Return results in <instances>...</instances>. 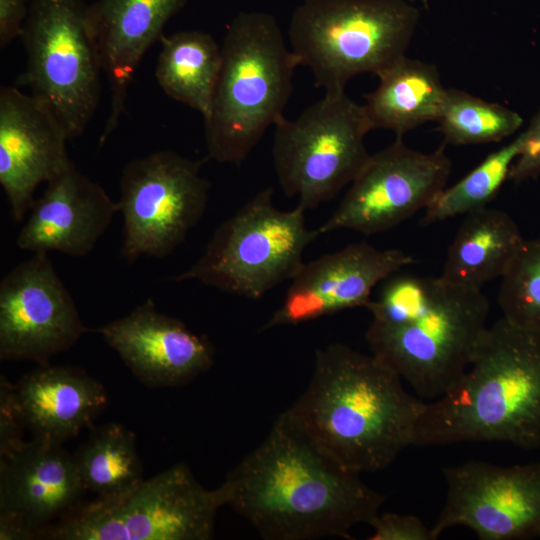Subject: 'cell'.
<instances>
[{
	"label": "cell",
	"instance_id": "1",
	"mask_svg": "<svg viewBox=\"0 0 540 540\" xmlns=\"http://www.w3.org/2000/svg\"><path fill=\"white\" fill-rule=\"evenodd\" d=\"M225 506L267 540L351 539L386 496L322 451L283 412L219 486Z\"/></svg>",
	"mask_w": 540,
	"mask_h": 540
},
{
	"label": "cell",
	"instance_id": "2",
	"mask_svg": "<svg viewBox=\"0 0 540 540\" xmlns=\"http://www.w3.org/2000/svg\"><path fill=\"white\" fill-rule=\"evenodd\" d=\"M376 359L333 343L315 352L307 388L284 413L345 468L377 472L414 444L425 402Z\"/></svg>",
	"mask_w": 540,
	"mask_h": 540
},
{
	"label": "cell",
	"instance_id": "3",
	"mask_svg": "<svg viewBox=\"0 0 540 540\" xmlns=\"http://www.w3.org/2000/svg\"><path fill=\"white\" fill-rule=\"evenodd\" d=\"M383 282L366 307L370 352L420 398L435 400L469 367L488 328V299L441 276L395 273Z\"/></svg>",
	"mask_w": 540,
	"mask_h": 540
},
{
	"label": "cell",
	"instance_id": "4",
	"mask_svg": "<svg viewBox=\"0 0 540 540\" xmlns=\"http://www.w3.org/2000/svg\"><path fill=\"white\" fill-rule=\"evenodd\" d=\"M459 442L540 448V332L500 318L460 379L425 402L413 446Z\"/></svg>",
	"mask_w": 540,
	"mask_h": 540
},
{
	"label": "cell",
	"instance_id": "5",
	"mask_svg": "<svg viewBox=\"0 0 540 540\" xmlns=\"http://www.w3.org/2000/svg\"><path fill=\"white\" fill-rule=\"evenodd\" d=\"M221 52L218 81L203 118L205 145L210 159L240 165L284 117L298 64L275 18L263 12L238 14Z\"/></svg>",
	"mask_w": 540,
	"mask_h": 540
},
{
	"label": "cell",
	"instance_id": "6",
	"mask_svg": "<svg viewBox=\"0 0 540 540\" xmlns=\"http://www.w3.org/2000/svg\"><path fill=\"white\" fill-rule=\"evenodd\" d=\"M415 12L399 0H304L294 11L291 51L327 95L362 73L378 75L405 55Z\"/></svg>",
	"mask_w": 540,
	"mask_h": 540
},
{
	"label": "cell",
	"instance_id": "7",
	"mask_svg": "<svg viewBox=\"0 0 540 540\" xmlns=\"http://www.w3.org/2000/svg\"><path fill=\"white\" fill-rule=\"evenodd\" d=\"M222 506L219 487L204 488L178 463L124 493L80 502L40 529L37 539L208 540Z\"/></svg>",
	"mask_w": 540,
	"mask_h": 540
},
{
	"label": "cell",
	"instance_id": "8",
	"mask_svg": "<svg viewBox=\"0 0 540 540\" xmlns=\"http://www.w3.org/2000/svg\"><path fill=\"white\" fill-rule=\"evenodd\" d=\"M305 210L275 207L273 188L259 191L214 231L202 255L171 281L196 280L220 291L260 299L303 265L319 235L307 228Z\"/></svg>",
	"mask_w": 540,
	"mask_h": 540
},
{
	"label": "cell",
	"instance_id": "9",
	"mask_svg": "<svg viewBox=\"0 0 540 540\" xmlns=\"http://www.w3.org/2000/svg\"><path fill=\"white\" fill-rule=\"evenodd\" d=\"M24 79L69 138L81 135L100 98L98 50L82 0H32L22 34Z\"/></svg>",
	"mask_w": 540,
	"mask_h": 540
},
{
	"label": "cell",
	"instance_id": "10",
	"mask_svg": "<svg viewBox=\"0 0 540 540\" xmlns=\"http://www.w3.org/2000/svg\"><path fill=\"white\" fill-rule=\"evenodd\" d=\"M370 132L362 105L346 93L327 95L293 120L274 125L272 157L278 183L310 210L334 198L369 159Z\"/></svg>",
	"mask_w": 540,
	"mask_h": 540
},
{
	"label": "cell",
	"instance_id": "11",
	"mask_svg": "<svg viewBox=\"0 0 540 540\" xmlns=\"http://www.w3.org/2000/svg\"><path fill=\"white\" fill-rule=\"evenodd\" d=\"M203 160L160 150L127 163L120 180L123 217L121 256L164 258L204 215L211 183L201 175Z\"/></svg>",
	"mask_w": 540,
	"mask_h": 540
},
{
	"label": "cell",
	"instance_id": "12",
	"mask_svg": "<svg viewBox=\"0 0 540 540\" xmlns=\"http://www.w3.org/2000/svg\"><path fill=\"white\" fill-rule=\"evenodd\" d=\"M450 172L451 161L443 146L423 153L397 136L390 146L370 155L318 231L373 235L390 230L425 210L446 187Z\"/></svg>",
	"mask_w": 540,
	"mask_h": 540
},
{
	"label": "cell",
	"instance_id": "13",
	"mask_svg": "<svg viewBox=\"0 0 540 540\" xmlns=\"http://www.w3.org/2000/svg\"><path fill=\"white\" fill-rule=\"evenodd\" d=\"M446 500L433 539L455 526L482 540L540 537V462L498 466L470 460L442 470Z\"/></svg>",
	"mask_w": 540,
	"mask_h": 540
},
{
	"label": "cell",
	"instance_id": "14",
	"mask_svg": "<svg viewBox=\"0 0 540 540\" xmlns=\"http://www.w3.org/2000/svg\"><path fill=\"white\" fill-rule=\"evenodd\" d=\"M48 253H34L0 281V358L46 364L89 332Z\"/></svg>",
	"mask_w": 540,
	"mask_h": 540
},
{
	"label": "cell",
	"instance_id": "15",
	"mask_svg": "<svg viewBox=\"0 0 540 540\" xmlns=\"http://www.w3.org/2000/svg\"><path fill=\"white\" fill-rule=\"evenodd\" d=\"M412 263V256L402 250L378 249L367 242L304 262L262 330L366 308L375 286Z\"/></svg>",
	"mask_w": 540,
	"mask_h": 540
},
{
	"label": "cell",
	"instance_id": "16",
	"mask_svg": "<svg viewBox=\"0 0 540 540\" xmlns=\"http://www.w3.org/2000/svg\"><path fill=\"white\" fill-rule=\"evenodd\" d=\"M66 130L33 95L12 86L0 88V184L14 221L31 209L37 187L73 165Z\"/></svg>",
	"mask_w": 540,
	"mask_h": 540
},
{
	"label": "cell",
	"instance_id": "17",
	"mask_svg": "<svg viewBox=\"0 0 540 540\" xmlns=\"http://www.w3.org/2000/svg\"><path fill=\"white\" fill-rule=\"evenodd\" d=\"M90 331L99 334L148 387L186 384L214 362L215 349L208 337L157 310L151 298L129 314Z\"/></svg>",
	"mask_w": 540,
	"mask_h": 540
},
{
	"label": "cell",
	"instance_id": "18",
	"mask_svg": "<svg viewBox=\"0 0 540 540\" xmlns=\"http://www.w3.org/2000/svg\"><path fill=\"white\" fill-rule=\"evenodd\" d=\"M118 212V202L73 164L49 181L35 199L16 244L33 253L57 251L83 257L93 250Z\"/></svg>",
	"mask_w": 540,
	"mask_h": 540
},
{
	"label": "cell",
	"instance_id": "19",
	"mask_svg": "<svg viewBox=\"0 0 540 540\" xmlns=\"http://www.w3.org/2000/svg\"><path fill=\"white\" fill-rule=\"evenodd\" d=\"M187 0H99L88 6V19L111 104L99 144L119 124L138 64L159 38L167 21Z\"/></svg>",
	"mask_w": 540,
	"mask_h": 540
},
{
	"label": "cell",
	"instance_id": "20",
	"mask_svg": "<svg viewBox=\"0 0 540 540\" xmlns=\"http://www.w3.org/2000/svg\"><path fill=\"white\" fill-rule=\"evenodd\" d=\"M86 491L61 442L34 437L0 457V512L21 517L36 534L79 504Z\"/></svg>",
	"mask_w": 540,
	"mask_h": 540
},
{
	"label": "cell",
	"instance_id": "21",
	"mask_svg": "<svg viewBox=\"0 0 540 540\" xmlns=\"http://www.w3.org/2000/svg\"><path fill=\"white\" fill-rule=\"evenodd\" d=\"M16 388L34 437L61 443L90 427L108 401L103 385L83 370L49 363L25 374Z\"/></svg>",
	"mask_w": 540,
	"mask_h": 540
},
{
	"label": "cell",
	"instance_id": "22",
	"mask_svg": "<svg viewBox=\"0 0 540 540\" xmlns=\"http://www.w3.org/2000/svg\"><path fill=\"white\" fill-rule=\"evenodd\" d=\"M524 242L507 212L489 207L473 211L465 215L451 242L440 276L457 286L482 290L506 274Z\"/></svg>",
	"mask_w": 540,
	"mask_h": 540
},
{
	"label": "cell",
	"instance_id": "23",
	"mask_svg": "<svg viewBox=\"0 0 540 540\" xmlns=\"http://www.w3.org/2000/svg\"><path fill=\"white\" fill-rule=\"evenodd\" d=\"M376 89L362 105L369 130L383 128L401 136L437 120L447 89L435 66L402 56L378 75Z\"/></svg>",
	"mask_w": 540,
	"mask_h": 540
},
{
	"label": "cell",
	"instance_id": "24",
	"mask_svg": "<svg viewBox=\"0 0 540 540\" xmlns=\"http://www.w3.org/2000/svg\"><path fill=\"white\" fill-rule=\"evenodd\" d=\"M156 80L171 98L208 114L218 81L221 46L208 33L190 30L162 36Z\"/></svg>",
	"mask_w": 540,
	"mask_h": 540
},
{
	"label": "cell",
	"instance_id": "25",
	"mask_svg": "<svg viewBox=\"0 0 540 540\" xmlns=\"http://www.w3.org/2000/svg\"><path fill=\"white\" fill-rule=\"evenodd\" d=\"M134 433L117 423L92 431L73 455L81 481L97 497L124 493L143 479Z\"/></svg>",
	"mask_w": 540,
	"mask_h": 540
},
{
	"label": "cell",
	"instance_id": "26",
	"mask_svg": "<svg viewBox=\"0 0 540 540\" xmlns=\"http://www.w3.org/2000/svg\"><path fill=\"white\" fill-rule=\"evenodd\" d=\"M523 140L522 132L513 141L489 154L457 183L445 187L425 209L422 223L441 222L487 207L509 179Z\"/></svg>",
	"mask_w": 540,
	"mask_h": 540
},
{
	"label": "cell",
	"instance_id": "27",
	"mask_svg": "<svg viewBox=\"0 0 540 540\" xmlns=\"http://www.w3.org/2000/svg\"><path fill=\"white\" fill-rule=\"evenodd\" d=\"M446 143L470 145L499 142L523 123L515 111L458 89H447L437 117Z\"/></svg>",
	"mask_w": 540,
	"mask_h": 540
},
{
	"label": "cell",
	"instance_id": "28",
	"mask_svg": "<svg viewBox=\"0 0 540 540\" xmlns=\"http://www.w3.org/2000/svg\"><path fill=\"white\" fill-rule=\"evenodd\" d=\"M501 279L498 301L502 317L540 332V236L525 239Z\"/></svg>",
	"mask_w": 540,
	"mask_h": 540
},
{
	"label": "cell",
	"instance_id": "29",
	"mask_svg": "<svg viewBox=\"0 0 540 540\" xmlns=\"http://www.w3.org/2000/svg\"><path fill=\"white\" fill-rule=\"evenodd\" d=\"M25 417L18 399L16 385L4 375L0 377V457L21 447L25 441Z\"/></svg>",
	"mask_w": 540,
	"mask_h": 540
},
{
	"label": "cell",
	"instance_id": "30",
	"mask_svg": "<svg viewBox=\"0 0 540 540\" xmlns=\"http://www.w3.org/2000/svg\"><path fill=\"white\" fill-rule=\"evenodd\" d=\"M369 525V540H434L431 528L415 515L379 513Z\"/></svg>",
	"mask_w": 540,
	"mask_h": 540
},
{
	"label": "cell",
	"instance_id": "31",
	"mask_svg": "<svg viewBox=\"0 0 540 540\" xmlns=\"http://www.w3.org/2000/svg\"><path fill=\"white\" fill-rule=\"evenodd\" d=\"M521 151L512 164L509 179L520 182L540 174V109L523 132Z\"/></svg>",
	"mask_w": 540,
	"mask_h": 540
},
{
	"label": "cell",
	"instance_id": "32",
	"mask_svg": "<svg viewBox=\"0 0 540 540\" xmlns=\"http://www.w3.org/2000/svg\"><path fill=\"white\" fill-rule=\"evenodd\" d=\"M28 11L27 0H0L1 48L21 36Z\"/></svg>",
	"mask_w": 540,
	"mask_h": 540
},
{
	"label": "cell",
	"instance_id": "33",
	"mask_svg": "<svg viewBox=\"0 0 540 540\" xmlns=\"http://www.w3.org/2000/svg\"><path fill=\"white\" fill-rule=\"evenodd\" d=\"M37 539L36 531L21 517L0 512V540Z\"/></svg>",
	"mask_w": 540,
	"mask_h": 540
}]
</instances>
